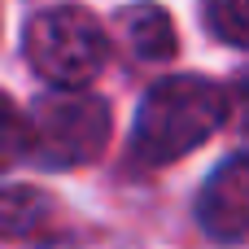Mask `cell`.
I'll list each match as a JSON object with an SVG mask.
<instances>
[{
    "label": "cell",
    "mask_w": 249,
    "mask_h": 249,
    "mask_svg": "<svg viewBox=\"0 0 249 249\" xmlns=\"http://www.w3.org/2000/svg\"><path fill=\"white\" fill-rule=\"evenodd\" d=\"M118 31H123V44L144 61H162L175 53V22L158 4H127L118 13Z\"/></svg>",
    "instance_id": "obj_5"
},
{
    "label": "cell",
    "mask_w": 249,
    "mask_h": 249,
    "mask_svg": "<svg viewBox=\"0 0 249 249\" xmlns=\"http://www.w3.org/2000/svg\"><path fill=\"white\" fill-rule=\"evenodd\" d=\"M228 114H232V123L249 136V70L236 74V88H232V96H228Z\"/></svg>",
    "instance_id": "obj_9"
},
{
    "label": "cell",
    "mask_w": 249,
    "mask_h": 249,
    "mask_svg": "<svg viewBox=\"0 0 249 249\" xmlns=\"http://www.w3.org/2000/svg\"><path fill=\"white\" fill-rule=\"evenodd\" d=\"M206 22L223 44L249 48V0H206Z\"/></svg>",
    "instance_id": "obj_7"
},
{
    "label": "cell",
    "mask_w": 249,
    "mask_h": 249,
    "mask_svg": "<svg viewBox=\"0 0 249 249\" xmlns=\"http://www.w3.org/2000/svg\"><path fill=\"white\" fill-rule=\"evenodd\" d=\"M197 219L214 241H241L249 232V158H228L206 179Z\"/></svg>",
    "instance_id": "obj_4"
},
{
    "label": "cell",
    "mask_w": 249,
    "mask_h": 249,
    "mask_svg": "<svg viewBox=\"0 0 249 249\" xmlns=\"http://www.w3.org/2000/svg\"><path fill=\"white\" fill-rule=\"evenodd\" d=\"M26 153V118L22 109L0 92V171H9Z\"/></svg>",
    "instance_id": "obj_8"
},
{
    "label": "cell",
    "mask_w": 249,
    "mask_h": 249,
    "mask_svg": "<svg viewBox=\"0 0 249 249\" xmlns=\"http://www.w3.org/2000/svg\"><path fill=\"white\" fill-rule=\"evenodd\" d=\"M109 140V105L79 88H57L35 101L26 123V149L48 171H70L101 158Z\"/></svg>",
    "instance_id": "obj_2"
},
{
    "label": "cell",
    "mask_w": 249,
    "mask_h": 249,
    "mask_svg": "<svg viewBox=\"0 0 249 249\" xmlns=\"http://www.w3.org/2000/svg\"><path fill=\"white\" fill-rule=\"evenodd\" d=\"M53 223V201L39 188H0V241L39 236Z\"/></svg>",
    "instance_id": "obj_6"
},
{
    "label": "cell",
    "mask_w": 249,
    "mask_h": 249,
    "mask_svg": "<svg viewBox=\"0 0 249 249\" xmlns=\"http://www.w3.org/2000/svg\"><path fill=\"white\" fill-rule=\"evenodd\" d=\"M26 61L53 88H83L105 66V31L88 9L61 4L26 22Z\"/></svg>",
    "instance_id": "obj_3"
},
{
    "label": "cell",
    "mask_w": 249,
    "mask_h": 249,
    "mask_svg": "<svg viewBox=\"0 0 249 249\" xmlns=\"http://www.w3.org/2000/svg\"><path fill=\"white\" fill-rule=\"evenodd\" d=\"M223 118H228V92L214 88L210 79H197V74L158 79L140 101L131 149L140 162L162 166L193 153L201 140H210L223 127Z\"/></svg>",
    "instance_id": "obj_1"
}]
</instances>
